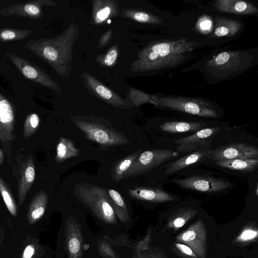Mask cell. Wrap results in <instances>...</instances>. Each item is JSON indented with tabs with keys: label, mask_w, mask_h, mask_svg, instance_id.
Returning <instances> with one entry per match:
<instances>
[{
	"label": "cell",
	"mask_w": 258,
	"mask_h": 258,
	"mask_svg": "<svg viewBox=\"0 0 258 258\" xmlns=\"http://www.w3.org/2000/svg\"><path fill=\"white\" fill-rule=\"evenodd\" d=\"M197 43L185 38L165 40L149 45L139 54L132 64L133 72H147L172 67L180 63Z\"/></svg>",
	"instance_id": "1"
},
{
	"label": "cell",
	"mask_w": 258,
	"mask_h": 258,
	"mask_svg": "<svg viewBox=\"0 0 258 258\" xmlns=\"http://www.w3.org/2000/svg\"><path fill=\"white\" fill-rule=\"evenodd\" d=\"M75 29L70 27L61 35L53 38H41L28 41L25 47L47 62L59 75L64 76L72 60V46Z\"/></svg>",
	"instance_id": "2"
},
{
	"label": "cell",
	"mask_w": 258,
	"mask_h": 258,
	"mask_svg": "<svg viewBox=\"0 0 258 258\" xmlns=\"http://www.w3.org/2000/svg\"><path fill=\"white\" fill-rule=\"evenodd\" d=\"M253 60V55L246 50L226 51L214 55L207 62L206 67L214 76L226 78L248 69Z\"/></svg>",
	"instance_id": "3"
},
{
	"label": "cell",
	"mask_w": 258,
	"mask_h": 258,
	"mask_svg": "<svg viewBox=\"0 0 258 258\" xmlns=\"http://www.w3.org/2000/svg\"><path fill=\"white\" fill-rule=\"evenodd\" d=\"M151 102L158 106L206 117H216L218 113L206 100L176 96H151Z\"/></svg>",
	"instance_id": "4"
},
{
	"label": "cell",
	"mask_w": 258,
	"mask_h": 258,
	"mask_svg": "<svg viewBox=\"0 0 258 258\" xmlns=\"http://www.w3.org/2000/svg\"><path fill=\"white\" fill-rule=\"evenodd\" d=\"M77 195L103 222L110 224L116 223V215L103 188L96 185L81 186L77 189Z\"/></svg>",
	"instance_id": "5"
},
{
	"label": "cell",
	"mask_w": 258,
	"mask_h": 258,
	"mask_svg": "<svg viewBox=\"0 0 258 258\" xmlns=\"http://www.w3.org/2000/svg\"><path fill=\"white\" fill-rule=\"evenodd\" d=\"M71 120L88 139L101 145L117 146L126 145L129 143L128 140L123 134L113 127L86 119L72 117Z\"/></svg>",
	"instance_id": "6"
},
{
	"label": "cell",
	"mask_w": 258,
	"mask_h": 258,
	"mask_svg": "<svg viewBox=\"0 0 258 258\" xmlns=\"http://www.w3.org/2000/svg\"><path fill=\"white\" fill-rule=\"evenodd\" d=\"M177 152L169 149H154L141 153L124 173L123 179L148 172L161 164L176 157Z\"/></svg>",
	"instance_id": "7"
},
{
	"label": "cell",
	"mask_w": 258,
	"mask_h": 258,
	"mask_svg": "<svg viewBox=\"0 0 258 258\" xmlns=\"http://www.w3.org/2000/svg\"><path fill=\"white\" fill-rule=\"evenodd\" d=\"M5 54L25 78L48 89L60 92V88L59 85L43 70L37 65L14 52H6Z\"/></svg>",
	"instance_id": "8"
},
{
	"label": "cell",
	"mask_w": 258,
	"mask_h": 258,
	"mask_svg": "<svg viewBox=\"0 0 258 258\" xmlns=\"http://www.w3.org/2000/svg\"><path fill=\"white\" fill-rule=\"evenodd\" d=\"M175 239L189 247L198 258H207V235L205 225L201 219L178 234Z\"/></svg>",
	"instance_id": "9"
},
{
	"label": "cell",
	"mask_w": 258,
	"mask_h": 258,
	"mask_svg": "<svg viewBox=\"0 0 258 258\" xmlns=\"http://www.w3.org/2000/svg\"><path fill=\"white\" fill-rule=\"evenodd\" d=\"M181 187L204 192H215L228 188L231 183L222 179L207 176H192L173 179Z\"/></svg>",
	"instance_id": "10"
},
{
	"label": "cell",
	"mask_w": 258,
	"mask_h": 258,
	"mask_svg": "<svg viewBox=\"0 0 258 258\" xmlns=\"http://www.w3.org/2000/svg\"><path fill=\"white\" fill-rule=\"evenodd\" d=\"M55 5V3L51 0H32L10 4L2 8L0 14L3 16H19L38 19L43 16V6Z\"/></svg>",
	"instance_id": "11"
},
{
	"label": "cell",
	"mask_w": 258,
	"mask_h": 258,
	"mask_svg": "<svg viewBox=\"0 0 258 258\" xmlns=\"http://www.w3.org/2000/svg\"><path fill=\"white\" fill-rule=\"evenodd\" d=\"M209 157L216 161L234 159H257L258 149L246 143L237 142L216 148Z\"/></svg>",
	"instance_id": "12"
},
{
	"label": "cell",
	"mask_w": 258,
	"mask_h": 258,
	"mask_svg": "<svg viewBox=\"0 0 258 258\" xmlns=\"http://www.w3.org/2000/svg\"><path fill=\"white\" fill-rule=\"evenodd\" d=\"M35 177V168L32 156L29 154L18 162L16 170L18 182L19 206L24 202Z\"/></svg>",
	"instance_id": "13"
},
{
	"label": "cell",
	"mask_w": 258,
	"mask_h": 258,
	"mask_svg": "<svg viewBox=\"0 0 258 258\" xmlns=\"http://www.w3.org/2000/svg\"><path fill=\"white\" fill-rule=\"evenodd\" d=\"M220 130V127L205 128L192 135L175 140L173 143L178 144L176 148L177 152H191L202 148L210 143L214 136Z\"/></svg>",
	"instance_id": "14"
},
{
	"label": "cell",
	"mask_w": 258,
	"mask_h": 258,
	"mask_svg": "<svg viewBox=\"0 0 258 258\" xmlns=\"http://www.w3.org/2000/svg\"><path fill=\"white\" fill-rule=\"evenodd\" d=\"M83 77L88 87L103 101L116 108L120 109L130 108L124 100L100 83L92 76L84 73Z\"/></svg>",
	"instance_id": "15"
},
{
	"label": "cell",
	"mask_w": 258,
	"mask_h": 258,
	"mask_svg": "<svg viewBox=\"0 0 258 258\" xmlns=\"http://www.w3.org/2000/svg\"><path fill=\"white\" fill-rule=\"evenodd\" d=\"M65 236L68 258H82L83 253L82 233L79 226L72 218L66 220Z\"/></svg>",
	"instance_id": "16"
},
{
	"label": "cell",
	"mask_w": 258,
	"mask_h": 258,
	"mask_svg": "<svg viewBox=\"0 0 258 258\" xmlns=\"http://www.w3.org/2000/svg\"><path fill=\"white\" fill-rule=\"evenodd\" d=\"M127 190L131 197L140 200L162 203L172 201L176 199L175 196L158 188L136 187Z\"/></svg>",
	"instance_id": "17"
},
{
	"label": "cell",
	"mask_w": 258,
	"mask_h": 258,
	"mask_svg": "<svg viewBox=\"0 0 258 258\" xmlns=\"http://www.w3.org/2000/svg\"><path fill=\"white\" fill-rule=\"evenodd\" d=\"M15 113L10 101L0 93V124L7 141L14 138Z\"/></svg>",
	"instance_id": "18"
},
{
	"label": "cell",
	"mask_w": 258,
	"mask_h": 258,
	"mask_svg": "<svg viewBox=\"0 0 258 258\" xmlns=\"http://www.w3.org/2000/svg\"><path fill=\"white\" fill-rule=\"evenodd\" d=\"M214 5L219 11L230 14L251 15L258 11L252 4L242 0H217Z\"/></svg>",
	"instance_id": "19"
},
{
	"label": "cell",
	"mask_w": 258,
	"mask_h": 258,
	"mask_svg": "<svg viewBox=\"0 0 258 258\" xmlns=\"http://www.w3.org/2000/svg\"><path fill=\"white\" fill-rule=\"evenodd\" d=\"M212 150H200L192 152L177 160L168 163L166 166L165 173L172 174L183 169L189 165L195 164L205 156L211 154Z\"/></svg>",
	"instance_id": "20"
},
{
	"label": "cell",
	"mask_w": 258,
	"mask_h": 258,
	"mask_svg": "<svg viewBox=\"0 0 258 258\" xmlns=\"http://www.w3.org/2000/svg\"><path fill=\"white\" fill-rule=\"evenodd\" d=\"M48 196L44 190L39 191L32 200L27 214L29 224L37 222L44 215L47 203Z\"/></svg>",
	"instance_id": "21"
},
{
	"label": "cell",
	"mask_w": 258,
	"mask_h": 258,
	"mask_svg": "<svg viewBox=\"0 0 258 258\" xmlns=\"http://www.w3.org/2000/svg\"><path fill=\"white\" fill-rule=\"evenodd\" d=\"M197 209L191 207H182L175 211L169 217L165 229L175 231L183 227L190 219L196 216Z\"/></svg>",
	"instance_id": "22"
},
{
	"label": "cell",
	"mask_w": 258,
	"mask_h": 258,
	"mask_svg": "<svg viewBox=\"0 0 258 258\" xmlns=\"http://www.w3.org/2000/svg\"><path fill=\"white\" fill-rule=\"evenodd\" d=\"M207 125L205 122L172 121L164 122L160 125L163 131L171 133L197 132Z\"/></svg>",
	"instance_id": "23"
},
{
	"label": "cell",
	"mask_w": 258,
	"mask_h": 258,
	"mask_svg": "<svg viewBox=\"0 0 258 258\" xmlns=\"http://www.w3.org/2000/svg\"><path fill=\"white\" fill-rule=\"evenodd\" d=\"M213 36L216 37L232 36L241 29L242 24L237 21L220 17H215Z\"/></svg>",
	"instance_id": "24"
},
{
	"label": "cell",
	"mask_w": 258,
	"mask_h": 258,
	"mask_svg": "<svg viewBox=\"0 0 258 258\" xmlns=\"http://www.w3.org/2000/svg\"><path fill=\"white\" fill-rule=\"evenodd\" d=\"M216 164L223 168L242 171L255 170L258 165V159L254 158L234 159L217 161Z\"/></svg>",
	"instance_id": "25"
},
{
	"label": "cell",
	"mask_w": 258,
	"mask_h": 258,
	"mask_svg": "<svg viewBox=\"0 0 258 258\" xmlns=\"http://www.w3.org/2000/svg\"><path fill=\"white\" fill-rule=\"evenodd\" d=\"M79 154V150L72 140L64 137L59 138L56 146L55 160L57 162H63L69 158L78 157Z\"/></svg>",
	"instance_id": "26"
},
{
	"label": "cell",
	"mask_w": 258,
	"mask_h": 258,
	"mask_svg": "<svg viewBox=\"0 0 258 258\" xmlns=\"http://www.w3.org/2000/svg\"><path fill=\"white\" fill-rule=\"evenodd\" d=\"M108 196L116 216L122 222H128L129 213L126 205L121 195L116 190L109 189Z\"/></svg>",
	"instance_id": "27"
},
{
	"label": "cell",
	"mask_w": 258,
	"mask_h": 258,
	"mask_svg": "<svg viewBox=\"0 0 258 258\" xmlns=\"http://www.w3.org/2000/svg\"><path fill=\"white\" fill-rule=\"evenodd\" d=\"M141 151L142 150H139L133 152L115 164L112 170V177L115 182H118L123 179L124 173L141 153Z\"/></svg>",
	"instance_id": "28"
},
{
	"label": "cell",
	"mask_w": 258,
	"mask_h": 258,
	"mask_svg": "<svg viewBox=\"0 0 258 258\" xmlns=\"http://www.w3.org/2000/svg\"><path fill=\"white\" fill-rule=\"evenodd\" d=\"M33 31L30 29L2 28L0 29V40L3 42L18 41L26 38Z\"/></svg>",
	"instance_id": "29"
},
{
	"label": "cell",
	"mask_w": 258,
	"mask_h": 258,
	"mask_svg": "<svg viewBox=\"0 0 258 258\" xmlns=\"http://www.w3.org/2000/svg\"><path fill=\"white\" fill-rule=\"evenodd\" d=\"M258 230L256 226L249 225L244 227L234 239L235 243L245 245L257 239Z\"/></svg>",
	"instance_id": "30"
},
{
	"label": "cell",
	"mask_w": 258,
	"mask_h": 258,
	"mask_svg": "<svg viewBox=\"0 0 258 258\" xmlns=\"http://www.w3.org/2000/svg\"><path fill=\"white\" fill-rule=\"evenodd\" d=\"M0 194L8 211L13 216H16L17 214V208L15 202L5 181L1 177Z\"/></svg>",
	"instance_id": "31"
},
{
	"label": "cell",
	"mask_w": 258,
	"mask_h": 258,
	"mask_svg": "<svg viewBox=\"0 0 258 258\" xmlns=\"http://www.w3.org/2000/svg\"><path fill=\"white\" fill-rule=\"evenodd\" d=\"M40 124V118L37 114L31 113L26 116L23 126V137L27 139L37 130Z\"/></svg>",
	"instance_id": "32"
},
{
	"label": "cell",
	"mask_w": 258,
	"mask_h": 258,
	"mask_svg": "<svg viewBox=\"0 0 258 258\" xmlns=\"http://www.w3.org/2000/svg\"><path fill=\"white\" fill-rule=\"evenodd\" d=\"M124 14L126 17L139 22L151 24H159L162 22V20L159 17L143 12L131 11L124 12Z\"/></svg>",
	"instance_id": "33"
},
{
	"label": "cell",
	"mask_w": 258,
	"mask_h": 258,
	"mask_svg": "<svg viewBox=\"0 0 258 258\" xmlns=\"http://www.w3.org/2000/svg\"><path fill=\"white\" fill-rule=\"evenodd\" d=\"M112 2L107 1L106 4H103L102 7L98 10L95 9V20L97 23H101L105 20L113 12L112 8H114V4H111Z\"/></svg>",
	"instance_id": "34"
},
{
	"label": "cell",
	"mask_w": 258,
	"mask_h": 258,
	"mask_svg": "<svg viewBox=\"0 0 258 258\" xmlns=\"http://www.w3.org/2000/svg\"><path fill=\"white\" fill-rule=\"evenodd\" d=\"M197 27L198 29L202 33L209 32L213 27V22L210 17L203 16L198 21Z\"/></svg>",
	"instance_id": "35"
},
{
	"label": "cell",
	"mask_w": 258,
	"mask_h": 258,
	"mask_svg": "<svg viewBox=\"0 0 258 258\" xmlns=\"http://www.w3.org/2000/svg\"><path fill=\"white\" fill-rule=\"evenodd\" d=\"M174 246L179 253L185 258H198L192 249L183 243L175 242Z\"/></svg>",
	"instance_id": "36"
},
{
	"label": "cell",
	"mask_w": 258,
	"mask_h": 258,
	"mask_svg": "<svg viewBox=\"0 0 258 258\" xmlns=\"http://www.w3.org/2000/svg\"><path fill=\"white\" fill-rule=\"evenodd\" d=\"M117 55V48L114 46L104 56L103 63L107 66H111L115 62Z\"/></svg>",
	"instance_id": "37"
},
{
	"label": "cell",
	"mask_w": 258,
	"mask_h": 258,
	"mask_svg": "<svg viewBox=\"0 0 258 258\" xmlns=\"http://www.w3.org/2000/svg\"><path fill=\"white\" fill-rule=\"evenodd\" d=\"M101 252L109 258H116V255L111 247L105 243H101L100 245Z\"/></svg>",
	"instance_id": "38"
},
{
	"label": "cell",
	"mask_w": 258,
	"mask_h": 258,
	"mask_svg": "<svg viewBox=\"0 0 258 258\" xmlns=\"http://www.w3.org/2000/svg\"><path fill=\"white\" fill-rule=\"evenodd\" d=\"M150 239V234H147L145 238L139 243L137 250L141 251L148 249Z\"/></svg>",
	"instance_id": "39"
},
{
	"label": "cell",
	"mask_w": 258,
	"mask_h": 258,
	"mask_svg": "<svg viewBox=\"0 0 258 258\" xmlns=\"http://www.w3.org/2000/svg\"><path fill=\"white\" fill-rule=\"evenodd\" d=\"M35 250L34 245L32 244L28 245L23 252L22 258H31L35 253Z\"/></svg>",
	"instance_id": "40"
},
{
	"label": "cell",
	"mask_w": 258,
	"mask_h": 258,
	"mask_svg": "<svg viewBox=\"0 0 258 258\" xmlns=\"http://www.w3.org/2000/svg\"><path fill=\"white\" fill-rule=\"evenodd\" d=\"M111 32L110 31L107 32L106 33H105L101 39L100 45L101 46H103L105 45L108 41L110 35H111Z\"/></svg>",
	"instance_id": "41"
},
{
	"label": "cell",
	"mask_w": 258,
	"mask_h": 258,
	"mask_svg": "<svg viewBox=\"0 0 258 258\" xmlns=\"http://www.w3.org/2000/svg\"><path fill=\"white\" fill-rule=\"evenodd\" d=\"M0 140L4 141V142H6L7 141V140L6 139V137L3 132V131L2 130V128H1V124H0Z\"/></svg>",
	"instance_id": "42"
},
{
	"label": "cell",
	"mask_w": 258,
	"mask_h": 258,
	"mask_svg": "<svg viewBox=\"0 0 258 258\" xmlns=\"http://www.w3.org/2000/svg\"><path fill=\"white\" fill-rule=\"evenodd\" d=\"M4 161V156L3 153L2 151L0 150V164H2Z\"/></svg>",
	"instance_id": "43"
},
{
	"label": "cell",
	"mask_w": 258,
	"mask_h": 258,
	"mask_svg": "<svg viewBox=\"0 0 258 258\" xmlns=\"http://www.w3.org/2000/svg\"><path fill=\"white\" fill-rule=\"evenodd\" d=\"M255 193L256 196H257L258 195V187H257V184H256V186Z\"/></svg>",
	"instance_id": "44"
},
{
	"label": "cell",
	"mask_w": 258,
	"mask_h": 258,
	"mask_svg": "<svg viewBox=\"0 0 258 258\" xmlns=\"http://www.w3.org/2000/svg\"><path fill=\"white\" fill-rule=\"evenodd\" d=\"M136 258H145V257H144L143 256H142V255H140L138 257H137Z\"/></svg>",
	"instance_id": "45"
},
{
	"label": "cell",
	"mask_w": 258,
	"mask_h": 258,
	"mask_svg": "<svg viewBox=\"0 0 258 258\" xmlns=\"http://www.w3.org/2000/svg\"><path fill=\"white\" fill-rule=\"evenodd\" d=\"M150 258H158V257L153 255H151Z\"/></svg>",
	"instance_id": "46"
},
{
	"label": "cell",
	"mask_w": 258,
	"mask_h": 258,
	"mask_svg": "<svg viewBox=\"0 0 258 258\" xmlns=\"http://www.w3.org/2000/svg\"><path fill=\"white\" fill-rule=\"evenodd\" d=\"M3 68V67H2L1 64H0V68Z\"/></svg>",
	"instance_id": "47"
}]
</instances>
